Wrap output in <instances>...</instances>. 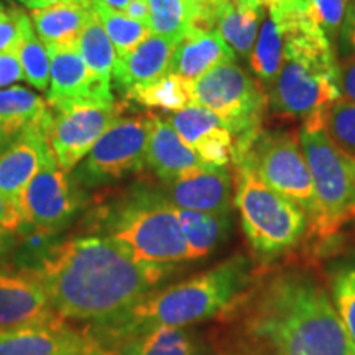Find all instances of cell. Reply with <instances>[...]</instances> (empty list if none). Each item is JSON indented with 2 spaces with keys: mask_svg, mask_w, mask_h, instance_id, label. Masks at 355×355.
Masks as SVG:
<instances>
[{
  "mask_svg": "<svg viewBox=\"0 0 355 355\" xmlns=\"http://www.w3.org/2000/svg\"><path fill=\"white\" fill-rule=\"evenodd\" d=\"M232 162H247L270 188L298 204L308 220H313L316 194L300 139L291 133L260 130L245 150L234 155Z\"/></svg>",
  "mask_w": 355,
  "mask_h": 355,
  "instance_id": "9c48e42d",
  "label": "cell"
},
{
  "mask_svg": "<svg viewBox=\"0 0 355 355\" xmlns=\"http://www.w3.org/2000/svg\"><path fill=\"white\" fill-rule=\"evenodd\" d=\"M176 42L159 35H148L127 55L117 56L112 71V84L125 94L133 87L157 83L171 73Z\"/></svg>",
  "mask_w": 355,
  "mask_h": 355,
  "instance_id": "ac0fdd59",
  "label": "cell"
},
{
  "mask_svg": "<svg viewBox=\"0 0 355 355\" xmlns=\"http://www.w3.org/2000/svg\"><path fill=\"white\" fill-rule=\"evenodd\" d=\"M48 107L50 114L44 122L48 144L61 170L71 173L122 112L123 105L117 101L78 99Z\"/></svg>",
  "mask_w": 355,
  "mask_h": 355,
  "instance_id": "8fae6325",
  "label": "cell"
},
{
  "mask_svg": "<svg viewBox=\"0 0 355 355\" xmlns=\"http://www.w3.org/2000/svg\"><path fill=\"white\" fill-rule=\"evenodd\" d=\"M86 194L71 173L61 170L55 155L44 157L20 199L21 224L42 232L60 235L83 209Z\"/></svg>",
  "mask_w": 355,
  "mask_h": 355,
  "instance_id": "7c38bea8",
  "label": "cell"
},
{
  "mask_svg": "<svg viewBox=\"0 0 355 355\" xmlns=\"http://www.w3.org/2000/svg\"><path fill=\"white\" fill-rule=\"evenodd\" d=\"M300 144L316 194L309 230L327 239L355 220V155L336 145L326 130L301 132Z\"/></svg>",
  "mask_w": 355,
  "mask_h": 355,
  "instance_id": "8992f818",
  "label": "cell"
},
{
  "mask_svg": "<svg viewBox=\"0 0 355 355\" xmlns=\"http://www.w3.org/2000/svg\"><path fill=\"white\" fill-rule=\"evenodd\" d=\"M13 140H15V139H12V137L8 135L6 130H3V127L0 125V152H2L3 148H7V146L10 145Z\"/></svg>",
  "mask_w": 355,
  "mask_h": 355,
  "instance_id": "ee69618b",
  "label": "cell"
},
{
  "mask_svg": "<svg viewBox=\"0 0 355 355\" xmlns=\"http://www.w3.org/2000/svg\"><path fill=\"white\" fill-rule=\"evenodd\" d=\"M235 61V53L216 28H191L176 43L171 73L196 81L216 66Z\"/></svg>",
  "mask_w": 355,
  "mask_h": 355,
  "instance_id": "44dd1931",
  "label": "cell"
},
{
  "mask_svg": "<svg viewBox=\"0 0 355 355\" xmlns=\"http://www.w3.org/2000/svg\"><path fill=\"white\" fill-rule=\"evenodd\" d=\"M257 0H220L216 10V30L234 53L250 56L263 12Z\"/></svg>",
  "mask_w": 355,
  "mask_h": 355,
  "instance_id": "603a6c76",
  "label": "cell"
},
{
  "mask_svg": "<svg viewBox=\"0 0 355 355\" xmlns=\"http://www.w3.org/2000/svg\"><path fill=\"white\" fill-rule=\"evenodd\" d=\"M175 265L137 260L104 235L61 239L33 272L63 319L102 326L135 306L175 272Z\"/></svg>",
  "mask_w": 355,
  "mask_h": 355,
  "instance_id": "7a4b0ae2",
  "label": "cell"
},
{
  "mask_svg": "<svg viewBox=\"0 0 355 355\" xmlns=\"http://www.w3.org/2000/svg\"><path fill=\"white\" fill-rule=\"evenodd\" d=\"M343 35L345 42L355 51V0H350L347 10H345V17L343 21Z\"/></svg>",
  "mask_w": 355,
  "mask_h": 355,
  "instance_id": "f35d334b",
  "label": "cell"
},
{
  "mask_svg": "<svg viewBox=\"0 0 355 355\" xmlns=\"http://www.w3.org/2000/svg\"><path fill=\"white\" fill-rule=\"evenodd\" d=\"M202 13V19L211 28H216V10L220 0H189Z\"/></svg>",
  "mask_w": 355,
  "mask_h": 355,
  "instance_id": "b9f144b4",
  "label": "cell"
},
{
  "mask_svg": "<svg viewBox=\"0 0 355 355\" xmlns=\"http://www.w3.org/2000/svg\"><path fill=\"white\" fill-rule=\"evenodd\" d=\"M94 2L104 3V6H107L109 8H114V10L123 13V12H125V8H127L130 0H94ZM92 6H94V3H92Z\"/></svg>",
  "mask_w": 355,
  "mask_h": 355,
  "instance_id": "7bdbcfd3",
  "label": "cell"
},
{
  "mask_svg": "<svg viewBox=\"0 0 355 355\" xmlns=\"http://www.w3.org/2000/svg\"><path fill=\"white\" fill-rule=\"evenodd\" d=\"M331 300L355 343V259L339 261L331 270Z\"/></svg>",
  "mask_w": 355,
  "mask_h": 355,
  "instance_id": "d6a6232c",
  "label": "cell"
},
{
  "mask_svg": "<svg viewBox=\"0 0 355 355\" xmlns=\"http://www.w3.org/2000/svg\"><path fill=\"white\" fill-rule=\"evenodd\" d=\"M50 55L51 87L46 91L48 105L78 99H96L112 102L97 91L91 73L84 63L78 43L46 46Z\"/></svg>",
  "mask_w": 355,
  "mask_h": 355,
  "instance_id": "d6986e66",
  "label": "cell"
},
{
  "mask_svg": "<svg viewBox=\"0 0 355 355\" xmlns=\"http://www.w3.org/2000/svg\"><path fill=\"white\" fill-rule=\"evenodd\" d=\"M254 282L250 260L234 255L196 277L152 291L122 316L102 326H89V331L112 349L127 337L157 327H189L225 316Z\"/></svg>",
  "mask_w": 355,
  "mask_h": 355,
  "instance_id": "3957f363",
  "label": "cell"
},
{
  "mask_svg": "<svg viewBox=\"0 0 355 355\" xmlns=\"http://www.w3.org/2000/svg\"><path fill=\"white\" fill-rule=\"evenodd\" d=\"M329 139L345 152L355 155V104L337 101L329 109L324 125Z\"/></svg>",
  "mask_w": 355,
  "mask_h": 355,
  "instance_id": "836d02e7",
  "label": "cell"
},
{
  "mask_svg": "<svg viewBox=\"0 0 355 355\" xmlns=\"http://www.w3.org/2000/svg\"><path fill=\"white\" fill-rule=\"evenodd\" d=\"M193 104L211 110L234 135V153L245 150L259 133L265 94L242 66L222 63L191 81Z\"/></svg>",
  "mask_w": 355,
  "mask_h": 355,
  "instance_id": "52a82bcc",
  "label": "cell"
},
{
  "mask_svg": "<svg viewBox=\"0 0 355 355\" xmlns=\"http://www.w3.org/2000/svg\"><path fill=\"white\" fill-rule=\"evenodd\" d=\"M94 8L78 0H51L32 8L30 20L44 46L76 43Z\"/></svg>",
  "mask_w": 355,
  "mask_h": 355,
  "instance_id": "7402d4cb",
  "label": "cell"
},
{
  "mask_svg": "<svg viewBox=\"0 0 355 355\" xmlns=\"http://www.w3.org/2000/svg\"><path fill=\"white\" fill-rule=\"evenodd\" d=\"M55 324L0 332V355H115L89 329Z\"/></svg>",
  "mask_w": 355,
  "mask_h": 355,
  "instance_id": "4fadbf2b",
  "label": "cell"
},
{
  "mask_svg": "<svg viewBox=\"0 0 355 355\" xmlns=\"http://www.w3.org/2000/svg\"><path fill=\"white\" fill-rule=\"evenodd\" d=\"M337 78H339L340 99L355 104V56L339 64Z\"/></svg>",
  "mask_w": 355,
  "mask_h": 355,
  "instance_id": "8d00e7d4",
  "label": "cell"
},
{
  "mask_svg": "<svg viewBox=\"0 0 355 355\" xmlns=\"http://www.w3.org/2000/svg\"><path fill=\"white\" fill-rule=\"evenodd\" d=\"M250 68L266 84H273L283 61V38L278 25L270 17H263L250 56Z\"/></svg>",
  "mask_w": 355,
  "mask_h": 355,
  "instance_id": "4dcf8cb0",
  "label": "cell"
},
{
  "mask_svg": "<svg viewBox=\"0 0 355 355\" xmlns=\"http://www.w3.org/2000/svg\"><path fill=\"white\" fill-rule=\"evenodd\" d=\"M76 43L97 91L107 99H114L112 71L115 60H117V51H115L107 33L102 28L96 13H92L91 19L87 20Z\"/></svg>",
  "mask_w": 355,
  "mask_h": 355,
  "instance_id": "d4e9b609",
  "label": "cell"
},
{
  "mask_svg": "<svg viewBox=\"0 0 355 355\" xmlns=\"http://www.w3.org/2000/svg\"><path fill=\"white\" fill-rule=\"evenodd\" d=\"M123 13H125L127 17H130L132 20L141 21V24L148 25L150 8H148V3H146V0H130Z\"/></svg>",
  "mask_w": 355,
  "mask_h": 355,
  "instance_id": "ab89813d",
  "label": "cell"
},
{
  "mask_svg": "<svg viewBox=\"0 0 355 355\" xmlns=\"http://www.w3.org/2000/svg\"><path fill=\"white\" fill-rule=\"evenodd\" d=\"M21 225V216L19 209L10 201L0 194V227H6L10 230H19Z\"/></svg>",
  "mask_w": 355,
  "mask_h": 355,
  "instance_id": "74e56055",
  "label": "cell"
},
{
  "mask_svg": "<svg viewBox=\"0 0 355 355\" xmlns=\"http://www.w3.org/2000/svg\"><path fill=\"white\" fill-rule=\"evenodd\" d=\"M150 133V114L122 115L114 119L86 157L71 171L83 189L114 183L145 165Z\"/></svg>",
  "mask_w": 355,
  "mask_h": 355,
  "instance_id": "30bf717a",
  "label": "cell"
},
{
  "mask_svg": "<svg viewBox=\"0 0 355 355\" xmlns=\"http://www.w3.org/2000/svg\"><path fill=\"white\" fill-rule=\"evenodd\" d=\"M145 163L165 183L188 175V173L211 168L204 165L198 155L180 139L166 119L150 114V133Z\"/></svg>",
  "mask_w": 355,
  "mask_h": 355,
  "instance_id": "ffe728a7",
  "label": "cell"
},
{
  "mask_svg": "<svg viewBox=\"0 0 355 355\" xmlns=\"http://www.w3.org/2000/svg\"><path fill=\"white\" fill-rule=\"evenodd\" d=\"M217 355H355V343L313 275L283 268L255 278L229 311Z\"/></svg>",
  "mask_w": 355,
  "mask_h": 355,
  "instance_id": "6da1fadb",
  "label": "cell"
},
{
  "mask_svg": "<svg viewBox=\"0 0 355 355\" xmlns=\"http://www.w3.org/2000/svg\"><path fill=\"white\" fill-rule=\"evenodd\" d=\"M48 114V102L28 89L15 86L0 91V125L12 139L28 127L43 123Z\"/></svg>",
  "mask_w": 355,
  "mask_h": 355,
  "instance_id": "484cf974",
  "label": "cell"
},
{
  "mask_svg": "<svg viewBox=\"0 0 355 355\" xmlns=\"http://www.w3.org/2000/svg\"><path fill=\"white\" fill-rule=\"evenodd\" d=\"M15 13L19 21V40L15 43V51L24 68L25 79L38 91H48L51 63L46 46L35 32L30 17L20 8H15Z\"/></svg>",
  "mask_w": 355,
  "mask_h": 355,
  "instance_id": "f1b7e54d",
  "label": "cell"
},
{
  "mask_svg": "<svg viewBox=\"0 0 355 355\" xmlns=\"http://www.w3.org/2000/svg\"><path fill=\"white\" fill-rule=\"evenodd\" d=\"M20 2L25 3V6L28 7V8H35L40 2H42V0H20Z\"/></svg>",
  "mask_w": 355,
  "mask_h": 355,
  "instance_id": "bcb514c9",
  "label": "cell"
},
{
  "mask_svg": "<svg viewBox=\"0 0 355 355\" xmlns=\"http://www.w3.org/2000/svg\"><path fill=\"white\" fill-rule=\"evenodd\" d=\"M44 122L26 128L0 152V194L17 209L25 188L37 175L44 157L51 152Z\"/></svg>",
  "mask_w": 355,
  "mask_h": 355,
  "instance_id": "2e32d148",
  "label": "cell"
},
{
  "mask_svg": "<svg viewBox=\"0 0 355 355\" xmlns=\"http://www.w3.org/2000/svg\"><path fill=\"white\" fill-rule=\"evenodd\" d=\"M92 8H94L96 17L99 19L104 32L107 33L109 40L112 42L117 56L127 55L137 44L144 42L148 35H152L150 26L146 24L132 20L125 13L109 8L104 3L94 2Z\"/></svg>",
  "mask_w": 355,
  "mask_h": 355,
  "instance_id": "1f68e13d",
  "label": "cell"
},
{
  "mask_svg": "<svg viewBox=\"0 0 355 355\" xmlns=\"http://www.w3.org/2000/svg\"><path fill=\"white\" fill-rule=\"evenodd\" d=\"M115 355H206L188 327H157L127 337L112 347Z\"/></svg>",
  "mask_w": 355,
  "mask_h": 355,
  "instance_id": "cb8c5ba5",
  "label": "cell"
},
{
  "mask_svg": "<svg viewBox=\"0 0 355 355\" xmlns=\"http://www.w3.org/2000/svg\"><path fill=\"white\" fill-rule=\"evenodd\" d=\"M61 319L37 279L0 266V332L48 326Z\"/></svg>",
  "mask_w": 355,
  "mask_h": 355,
  "instance_id": "5bb4252c",
  "label": "cell"
},
{
  "mask_svg": "<svg viewBox=\"0 0 355 355\" xmlns=\"http://www.w3.org/2000/svg\"><path fill=\"white\" fill-rule=\"evenodd\" d=\"M336 60L283 56L272 84L273 107L304 121L303 132L324 130L329 109L340 101Z\"/></svg>",
  "mask_w": 355,
  "mask_h": 355,
  "instance_id": "ba28073f",
  "label": "cell"
},
{
  "mask_svg": "<svg viewBox=\"0 0 355 355\" xmlns=\"http://www.w3.org/2000/svg\"><path fill=\"white\" fill-rule=\"evenodd\" d=\"M7 10H6V7H3L2 6V3H0V20H2L3 19V17H7Z\"/></svg>",
  "mask_w": 355,
  "mask_h": 355,
  "instance_id": "7dc6e473",
  "label": "cell"
},
{
  "mask_svg": "<svg viewBox=\"0 0 355 355\" xmlns=\"http://www.w3.org/2000/svg\"><path fill=\"white\" fill-rule=\"evenodd\" d=\"M257 2H259L261 7H266L270 10V8H272L273 6H277L279 0H257Z\"/></svg>",
  "mask_w": 355,
  "mask_h": 355,
  "instance_id": "f6af8a7d",
  "label": "cell"
},
{
  "mask_svg": "<svg viewBox=\"0 0 355 355\" xmlns=\"http://www.w3.org/2000/svg\"><path fill=\"white\" fill-rule=\"evenodd\" d=\"M87 227L122 243L145 263L176 265L189 260L176 207L165 194L146 186H133L101 206Z\"/></svg>",
  "mask_w": 355,
  "mask_h": 355,
  "instance_id": "277c9868",
  "label": "cell"
},
{
  "mask_svg": "<svg viewBox=\"0 0 355 355\" xmlns=\"http://www.w3.org/2000/svg\"><path fill=\"white\" fill-rule=\"evenodd\" d=\"M166 198L178 209L229 216L232 178L225 168H206L166 183Z\"/></svg>",
  "mask_w": 355,
  "mask_h": 355,
  "instance_id": "e0dca14e",
  "label": "cell"
},
{
  "mask_svg": "<svg viewBox=\"0 0 355 355\" xmlns=\"http://www.w3.org/2000/svg\"><path fill=\"white\" fill-rule=\"evenodd\" d=\"M123 96L133 102H139L145 107H157L168 110V112H178V110L193 105L191 81L175 73L166 74L157 83L133 87Z\"/></svg>",
  "mask_w": 355,
  "mask_h": 355,
  "instance_id": "f546056e",
  "label": "cell"
},
{
  "mask_svg": "<svg viewBox=\"0 0 355 355\" xmlns=\"http://www.w3.org/2000/svg\"><path fill=\"white\" fill-rule=\"evenodd\" d=\"M181 230H183L189 260H198L211 254L224 239L229 229V216L211 214V212L178 209Z\"/></svg>",
  "mask_w": 355,
  "mask_h": 355,
  "instance_id": "83f0119b",
  "label": "cell"
},
{
  "mask_svg": "<svg viewBox=\"0 0 355 355\" xmlns=\"http://www.w3.org/2000/svg\"><path fill=\"white\" fill-rule=\"evenodd\" d=\"M21 79H25V73L15 46L0 51V87L10 86V84L21 81Z\"/></svg>",
  "mask_w": 355,
  "mask_h": 355,
  "instance_id": "d590c367",
  "label": "cell"
},
{
  "mask_svg": "<svg viewBox=\"0 0 355 355\" xmlns=\"http://www.w3.org/2000/svg\"><path fill=\"white\" fill-rule=\"evenodd\" d=\"M166 121L204 165L225 168L232 162V132L211 110L193 104L183 110L173 112Z\"/></svg>",
  "mask_w": 355,
  "mask_h": 355,
  "instance_id": "9a60e30c",
  "label": "cell"
},
{
  "mask_svg": "<svg viewBox=\"0 0 355 355\" xmlns=\"http://www.w3.org/2000/svg\"><path fill=\"white\" fill-rule=\"evenodd\" d=\"M19 241V235L15 230L0 227V261H3L8 255H12L13 248Z\"/></svg>",
  "mask_w": 355,
  "mask_h": 355,
  "instance_id": "60d3db41",
  "label": "cell"
},
{
  "mask_svg": "<svg viewBox=\"0 0 355 355\" xmlns=\"http://www.w3.org/2000/svg\"><path fill=\"white\" fill-rule=\"evenodd\" d=\"M308 8L327 38L334 42L343 25L350 0H306Z\"/></svg>",
  "mask_w": 355,
  "mask_h": 355,
  "instance_id": "e575fe53",
  "label": "cell"
},
{
  "mask_svg": "<svg viewBox=\"0 0 355 355\" xmlns=\"http://www.w3.org/2000/svg\"><path fill=\"white\" fill-rule=\"evenodd\" d=\"M234 2H235V0H234Z\"/></svg>",
  "mask_w": 355,
  "mask_h": 355,
  "instance_id": "c3c4849f",
  "label": "cell"
},
{
  "mask_svg": "<svg viewBox=\"0 0 355 355\" xmlns=\"http://www.w3.org/2000/svg\"><path fill=\"white\" fill-rule=\"evenodd\" d=\"M235 206L252 250L260 260H275L298 245L309 227L298 204L270 188L247 162H235Z\"/></svg>",
  "mask_w": 355,
  "mask_h": 355,
  "instance_id": "5b68a950",
  "label": "cell"
},
{
  "mask_svg": "<svg viewBox=\"0 0 355 355\" xmlns=\"http://www.w3.org/2000/svg\"><path fill=\"white\" fill-rule=\"evenodd\" d=\"M150 8V32L180 42L191 28L212 30L202 13L189 0H146Z\"/></svg>",
  "mask_w": 355,
  "mask_h": 355,
  "instance_id": "4316f807",
  "label": "cell"
}]
</instances>
